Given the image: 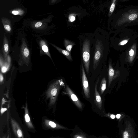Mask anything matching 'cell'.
I'll return each instance as SVG.
<instances>
[{"instance_id": "5b68a950", "label": "cell", "mask_w": 138, "mask_h": 138, "mask_svg": "<svg viewBox=\"0 0 138 138\" xmlns=\"http://www.w3.org/2000/svg\"><path fill=\"white\" fill-rule=\"evenodd\" d=\"M66 92H64L65 94L68 95L78 107L81 109L82 108V104L81 102L79 100L77 96L67 85L66 86Z\"/></svg>"}, {"instance_id": "8992f818", "label": "cell", "mask_w": 138, "mask_h": 138, "mask_svg": "<svg viewBox=\"0 0 138 138\" xmlns=\"http://www.w3.org/2000/svg\"><path fill=\"white\" fill-rule=\"evenodd\" d=\"M21 53L22 58L26 64H28L30 60V52L27 46L24 39L22 40V43L21 48Z\"/></svg>"}, {"instance_id": "5bb4252c", "label": "cell", "mask_w": 138, "mask_h": 138, "mask_svg": "<svg viewBox=\"0 0 138 138\" xmlns=\"http://www.w3.org/2000/svg\"><path fill=\"white\" fill-rule=\"evenodd\" d=\"M106 82L105 78H104L102 80L100 85V90L101 94L102 95L105 90L106 87Z\"/></svg>"}, {"instance_id": "3957f363", "label": "cell", "mask_w": 138, "mask_h": 138, "mask_svg": "<svg viewBox=\"0 0 138 138\" xmlns=\"http://www.w3.org/2000/svg\"><path fill=\"white\" fill-rule=\"evenodd\" d=\"M63 83L62 80H58L53 83L49 87L46 92L47 98L49 99L50 105L55 103L62 86Z\"/></svg>"}, {"instance_id": "ffe728a7", "label": "cell", "mask_w": 138, "mask_h": 138, "mask_svg": "<svg viewBox=\"0 0 138 138\" xmlns=\"http://www.w3.org/2000/svg\"><path fill=\"white\" fill-rule=\"evenodd\" d=\"M69 21L70 22H73L75 20V17L72 14L70 15L69 17Z\"/></svg>"}, {"instance_id": "cb8c5ba5", "label": "cell", "mask_w": 138, "mask_h": 138, "mask_svg": "<svg viewBox=\"0 0 138 138\" xmlns=\"http://www.w3.org/2000/svg\"><path fill=\"white\" fill-rule=\"evenodd\" d=\"M128 42V41L127 40H124L121 42L119 44L120 45H123L124 44H126Z\"/></svg>"}, {"instance_id": "4316f807", "label": "cell", "mask_w": 138, "mask_h": 138, "mask_svg": "<svg viewBox=\"0 0 138 138\" xmlns=\"http://www.w3.org/2000/svg\"><path fill=\"white\" fill-rule=\"evenodd\" d=\"M111 118L112 119L115 118V116L114 115H111Z\"/></svg>"}, {"instance_id": "9c48e42d", "label": "cell", "mask_w": 138, "mask_h": 138, "mask_svg": "<svg viewBox=\"0 0 138 138\" xmlns=\"http://www.w3.org/2000/svg\"><path fill=\"white\" fill-rule=\"evenodd\" d=\"M3 52L4 57V59L6 60L9 52L8 43L7 38L4 35L3 42Z\"/></svg>"}, {"instance_id": "9a60e30c", "label": "cell", "mask_w": 138, "mask_h": 138, "mask_svg": "<svg viewBox=\"0 0 138 138\" xmlns=\"http://www.w3.org/2000/svg\"><path fill=\"white\" fill-rule=\"evenodd\" d=\"M115 74L114 70L112 66L110 64L109 65V85L110 86L111 81H112Z\"/></svg>"}, {"instance_id": "4fadbf2b", "label": "cell", "mask_w": 138, "mask_h": 138, "mask_svg": "<svg viewBox=\"0 0 138 138\" xmlns=\"http://www.w3.org/2000/svg\"><path fill=\"white\" fill-rule=\"evenodd\" d=\"M40 44L42 51L44 52L46 55L52 59L50 51L45 41L41 40L40 41Z\"/></svg>"}, {"instance_id": "ba28073f", "label": "cell", "mask_w": 138, "mask_h": 138, "mask_svg": "<svg viewBox=\"0 0 138 138\" xmlns=\"http://www.w3.org/2000/svg\"><path fill=\"white\" fill-rule=\"evenodd\" d=\"M99 78L98 79L96 82L95 87V103L96 105L101 110L102 108V101L101 97L99 94V92L97 90V86L99 81Z\"/></svg>"}, {"instance_id": "8fae6325", "label": "cell", "mask_w": 138, "mask_h": 138, "mask_svg": "<svg viewBox=\"0 0 138 138\" xmlns=\"http://www.w3.org/2000/svg\"><path fill=\"white\" fill-rule=\"evenodd\" d=\"M2 22L4 28L7 32L10 33L11 31V23L10 20L6 18H2Z\"/></svg>"}, {"instance_id": "7c38bea8", "label": "cell", "mask_w": 138, "mask_h": 138, "mask_svg": "<svg viewBox=\"0 0 138 138\" xmlns=\"http://www.w3.org/2000/svg\"><path fill=\"white\" fill-rule=\"evenodd\" d=\"M64 44L66 50L70 53L73 47L75 45L74 42L67 39H64Z\"/></svg>"}, {"instance_id": "83f0119b", "label": "cell", "mask_w": 138, "mask_h": 138, "mask_svg": "<svg viewBox=\"0 0 138 138\" xmlns=\"http://www.w3.org/2000/svg\"><path fill=\"white\" fill-rule=\"evenodd\" d=\"M121 115L119 114H118L116 115V118H119L121 117Z\"/></svg>"}, {"instance_id": "7a4b0ae2", "label": "cell", "mask_w": 138, "mask_h": 138, "mask_svg": "<svg viewBox=\"0 0 138 138\" xmlns=\"http://www.w3.org/2000/svg\"><path fill=\"white\" fill-rule=\"evenodd\" d=\"M93 37V33H84L80 35V49L83 64L86 72L88 74L89 71L90 53Z\"/></svg>"}, {"instance_id": "484cf974", "label": "cell", "mask_w": 138, "mask_h": 138, "mask_svg": "<svg viewBox=\"0 0 138 138\" xmlns=\"http://www.w3.org/2000/svg\"><path fill=\"white\" fill-rule=\"evenodd\" d=\"M0 79H1V83L3 81L4 78L3 75L2 73H1V74H0Z\"/></svg>"}, {"instance_id": "6da1fadb", "label": "cell", "mask_w": 138, "mask_h": 138, "mask_svg": "<svg viewBox=\"0 0 138 138\" xmlns=\"http://www.w3.org/2000/svg\"><path fill=\"white\" fill-rule=\"evenodd\" d=\"M105 31L97 29L93 33L90 55L93 56V68L95 70L109 50V42Z\"/></svg>"}, {"instance_id": "7402d4cb", "label": "cell", "mask_w": 138, "mask_h": 138, "mask_svg": "<svg viewBox=\"0 0 138 138\" xmlns=\"http://www.w3.org/2000/svg\"><path fill=\"white\" fill-rule=\"evenodd\" d=\"M42 24L41 22H38L35 25V27L36 28H38L40 27L42 25Z\"/></svg>"}, {"instance_id": "30bf717a", "label": "cell", "mask_w": 138, "mask_h": 138, "mask_svg": "<svg viewBox=\"0 0 138 138\" xmlns=\"http://www.w3.org/2000/svg\"><path fill=\"white\" fill-rule=\"evenodd\" d=\"M50 44L53 47L55 48L58 51L62 54L64 55L70 61L73 60L72 57L71 56V53L66 50H65L56 46L54 44L50 43Z\"/></svg>"}, {"instance_id": "52a82bcc", "label": "cell", "mask_w": 138, "mask_h": 138, "mask_svg": "<svg viewBox=\"0 0 138 138\" xmlns=\"http://www.w3.org/2000/svg\"><path fill=\"white\" fill-rule=\"evenodd\" d=\"M11 59L9 56L8 55L6 60L3 59V57L1 55L0 66L1 72L2 73L6 72L10 68L11 65Z\"/></svg>"}, {"instance_id": "f1b7e54d", "label": "cell", "mask_w": 138, "mask_h": 138, "mask_svg": "<svg viewBox=\"0 0 138 138\" xmlns=\"http://www.w3.org/2000/svg\"><path fill=\"white\" fill-rule=\"evenodd\" d=\"M76 138H82L81 137L78 136Z\"/></svg>"}, {"instance_id": "2e32d148", "label": "cell", "mask_w": 138, "mask_h": 138, "mask_svg": "<svg viewBox=\"0 0 138 138\" xmlns=\"http://www.w3.org/2000/svg\"><path fill=\"white\" fill-rule=\"evenodd\" d=\"M12 13L14 15H19L21 16L24 14V12L21 9H17L13 10Z\"/></svg>"}, {"instance_id": "ac0fdd59", "label": "cell", "mask_w": 138, "mask_h": 138, "mask_svg": "<svg viewBox=\"0 0 138 138\" xmlns=\"http://www.w3.org/2000/svg\"><path fill=\"white\" fill-rule=\"evenodd\" d=\"M137 17V16L136 14H133L129 17V19L130 21H133L135 20Z\"/></svg>"}, {"instance_id": "d6986e66", "label": "cell", "mask_w": 138, "mask_h": 138, "mask_svg": "<svg viewBox=\"0 0 138 138\" xmlns=\"http://www.w3.org/2000/svg\"><path fill=\"white\" fill-rule=\"evenodd\" d=\"M17 133L18 137L19 138H21L23 137V133L20 129H18Z\"/></svg>"}, {"instance_id": "d4e9b609", "label": "cell", "mask_w": 138, "mask_h": 138, "mask_svg": "<svg viewBox=\"0 0 138 138\" xmlns=\"http://www.w3.org/2000/svg\"><path fill=\"white\" fill-rule=\"evenodd\" d=\"M134 54V51L132 49H131L129 51V55L131 56H132Z\"/></svg>"}, {"instance_id": "e0dca14e", "label": "cell", "mask_w": 138, "mask_h": 138, "mask_svg": "<svg viewBox=\"0 0 138 138\" xmlns=\"http://www.w3.org/2000/svg\"><path fill=\"white\" fill-rule=\"evenodd\" d=\"M116 1H113V2L112 3V5L111 6L109 11V15L110 16L112 14L114 10L115 7V2Z\"/></svg>"}, {"instance_id": "603a6c76", "label": "cell", "mask_w": 138, "mask_h": 138, "mask_svg": "<svg viewBox=\"0 0 138 138\" xmlns=\"http://www.w3.org/2000/svg\"><path fill=\"white\" fill-rule=\"evenodd\" d=\"M129 134L127 131H125L124 133L123 138H128Z\"/></svg>"}, {"instance_id": "44dd1931", "label": "cell", "mask_w": 138, "mask_h": 138, "mask_svg": "<svg viewBox=\"0 0 138 138\" xmlns=\"http://www.w3.org/2000/svg\"><path fill=\"white\" fill-rule=\"evenodd\" d=\"M49 124L52 128H55L56 127V124L53 122L50 121L49 122Z\"/></svg>"}, {"instance_id": "277c9868", "label": "cell", "mask_w": 138, "mask_h": 138, "mask_svg": "<svg viewBox=\"0 0 138 138\" xmlns=\"http://www.w3.org/2000/svg\"><path fill=\"white\" fill-rule=\"evenodd\" d=\"M81 70L82 83L84 93L87 99H89L90 97V87L83 64H82Z\"/></svg>"}]
</instances>
